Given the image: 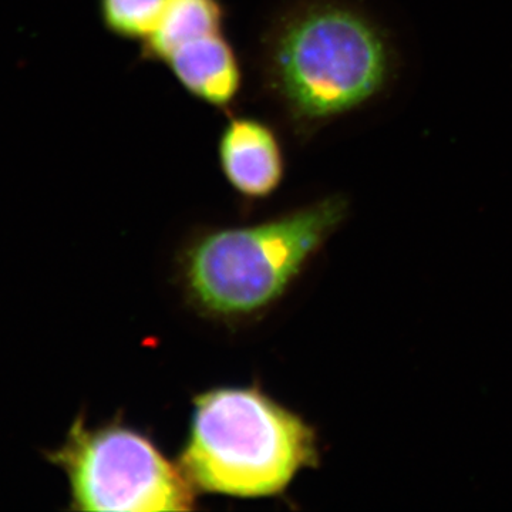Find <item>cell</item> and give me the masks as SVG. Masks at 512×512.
Wrapping results in <instances>:
<instances>
[{
    "label": "cell",
    "mask_w": 512,
    "mask_h": 512,
    "mask_svg": "<svg viewBox=\"0 0 512 512\" xmlns=\"http://www.w3.org/2000/svg\"><path fill=\"white\" fill-rule=\"evenodd\" d=\"M348 215L349 201L335 194L247 227L200 229L175 262L185 302L224 325L264 318Z\"/></svg>",
    "instance_id": "2"
},
{
    "label": "cell",
    "mask_w": 512,
    "mask_h": 512,
    "mask_svg": "<svg viewBox=\"0 0 512 512\" xmlns=\"http://www.w3.org/2000/svg\"><path fill=\"white\" fill-rule=\"evenodd\" d=\"M262 82L299 137L382 99L399 73L392 36L346 0H299L261 47Z\"/></svg>",
    "instance_id": "1"
},
{
    "label": "cell",
    "mask_w": 512,
    "mask_h": 512,
    "mask_svg": "<svg viewBox=\"0 0 512 512\" xmlns=\"http://www.w3.org/2000/svg\"><path fill=\"white\" fill-rule=\"evenodd\" d=\"M167 0H99L104 28L111 35L143 45L156 32Z\"/></svg>",
    "instance_id": "8"
},
{
    "label": "cell",
    "mask_w": 512,
    "mask_h": 512,
    "mask_svg": "<svg viewBox=\"0 0 512 512\" xmlns=\"http://www.w3.org/2000/svg\"><path fill=\"white\" fill-rule=\"evenodd\" d=\"M221 173L232 190L259 201L271 197L285 178L284 147L274 128L254 117H231L218 141Z\"/></svg>",
    "instance_id": "5"
},
{
    "label": "cell",
    "mask_w": 512,
    "mask_h": 512,
    "mask_svg": "<svg viewBox=\"0 0 512 512\" xmlns=\"http://www.w3.org/2000/svg\"><path fill=\"white\" fill-rule=\"evenodd\" d=\"M177 464L197 493L278 497L320 463L316 430L261 387L195 394Z\"/></svg>",
    "instance_id": "3"
},
{
    "label": "cell",
    "mask_w": 512,
    "mask_h": 512,
    "mask_svg": "<svg viewBox=\"0 0 512 512\" xmlns=\"http://www.w3.org/2000/svg\"><path fill=\"white\" fill-rule=\"evenodd\" d=\"M164 64L185 92L211 106L225 109L241 92V63L224 32L178 46Z\"/></svg>",
    "instance_id": "6"
},
{
    "label": "cell",
    "mask_w": 512,
    "mask_h": 512,
    "mask_svg": "<svg viewBox=\"0 0 512 512\" xmlns=\"http://www.w3.org/2000/svg\"><path fill=\"white\" fill-rule=\"evenodd\" d=\"M221 0H167L156 32L141 45V57L164 63L178 46L198 37L224 32Z\"/></svg>",
    "instance_id": "7"
},
{
    "label": "cell",
    "mask_w": 512,
    "mask_h": 512,
    "mask_svg": "<svg viewBox=\"0 0 512 512\" xmlns=\"http://www.w3.org/2000/svg\"><path fill=\"white\" fill-rule=\"evenodd\" d=\"M45 458L67 478L72 511H192L197 491L147 434L111 420L74 419L66 439Z\"/></svg>",
    "instance_id": "4"
}]
</instances>
